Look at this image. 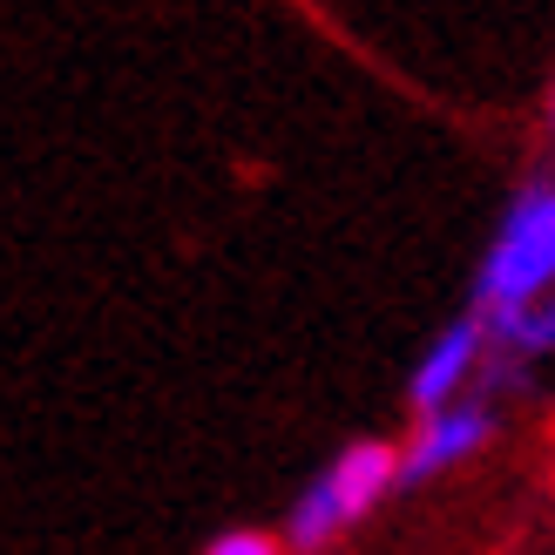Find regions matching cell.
I'll return each mask as SVG.
<instances>
[{
	"label": "cell",
	"mask_w": 555,
	"mask_h": 555,
	"mask_svg": "<svg viewBox=\"0 0 555 555\" xmlns=\"http://www.w3.org/2000/svg\"><path fill=\"white\" fill-rule=\"evenodd\" d=\"M548 292H555V183H535V190H521V197L508 204L502 231H494V244H488L475 312L494 319V325H508Z\"/></svg>",
	"instance_id": "6da1fadb"
},
{
	"label": "cell",
	"mask_w": 555,
	"mask_h": 555,
	"mask_svg": "<svg viewBox=\"0 0 555 555\" xmlns=\"http://www.w3.org/2000/svg\"><path fill=\"white\" fill-rule=\"evenodd\" d=\"M494 339H502L508 352H521V359H535V352H548L555 346V292L548 298H535L521 319H508V325H494Z\"/></svg>",
	"instance_id": "5b68a950"
},
{
	"label": "cell",
	"mask_w": 555,
	"mask_h": 555,
	"mask_svg": "<svg viewBox=\"0 0 555 555\" xmlns=\"http://www.w3.org/2000/svg\"><path fill=\"white\" fill-rule=\"evenodd\" d=\"M488 440V406H467V400H454V406H440V413H427L421 421V434L400 448V481H434L440 467H454V461H467Z\"/></svg>",
	"instance_id": "3957f363"
},
{
	"label": "cell",
	"mask_w": 555,
	"mask_h": 555,
	"mask_svg": "<svg viewBox=\"0 0 555 555\" xmlns=\"http://www.w3.org/2000/svg\"><path fill=\"white\" fill-rule=\"evenodd\" d=\"M204 555H278V542H271V535H258V529H237V535H217Z\"/></svg>",
	"instance_id": "8992f818"
},
{
	"label": "cell",
	"mask_w": 555,
	"mask_h": 555,
	"mask_svg": "<svg viewBox=\"0 0 555 555\" xmlns=\"http://www.w3.org/2000/svg\"><path fill=\"white\" fill-rule=\"evenodd\" d=\"M393 481H400V454L386 448V440H352V448L332 454V467H319L312 488L292 502V521H285L292 548H319L339 529H352Z\"/></svg>",
	"instance_id": "7a4b0ae2"
},
{
	"label": "cell",
	"mask_w": 555,
	"mask_h": 555,
	"mask_svg": "<svg viewBox=\"0 0 555 555\" xmlns=\"http://www.w3.org/2000/svg\"><path fill=\"white\" fill-rule=\"evenodd\" d=\"M475 359H481V312L461 319V325H448L421 352V366H413V406H421V413L454 406V393L467 386V373H475Z\"/></svg>",
	"instance_id": "277c9868"
}]
</instances>
